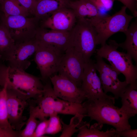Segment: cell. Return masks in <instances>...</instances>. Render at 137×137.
I'll return each instance as SVG.
<instances>
[{"instance_id":"484cf974","label":"cell","mask_w":137,"mask_h":137,"mask_svg":"<svg viewBox=\"0 0 137 137\" xmlns=\"http://www.w3.org/2000/svg\"><path fill=\"white\" fill-rule=\"evenodd\" d=\"M84 117L83 115L77 114L71 118L68 124H65L60 119L62 129L59 137H71L75 133L78 132V126Z\"/></svg>"},{"instance_id":"5bb4252c","label":"cell","mask_w":137,"mask_h":137,"mask_svg":"<svg viewBox=\"0 0 137 137\" xmlns=\"http://www.w3.org/2000/svg\"><path fill=\"white\" fill-rule=\"evenodd\" d=\"M47 80L44 85L43 92L42 96L34 99L33 104L31 103L29 110L35 117L40 121L47 119L54 112V107L56 98L51 82Z\"/></svg>"},{"instance_id":"7a4b0ae2","label":"cell","mask_w":137,"mask_h":137,"mask_svg":"<svg viewBox=\"0 0 137 137\" xmlns=\"http://www.w3.org/2000/svg\"><path fill=\"white\" fill-rule=\"evenodd\" d=\"M119 47L116 41L110 40L108 44L96 49V55L106 59L114 69L122 73L128 84L137 89V65L133 64L132 58L127 53L118 51Z\"/></svg>"},{"instance_id":"8d00e7d4","label":"cell","mask_w":137,"mask_h":137,"mask_svg":"<svg viewBox=\"0 0 137 137\" xmlns=\"http://www.w3.org/2000/svg\"></svg>"},{"instance_id":"5b68a950","label":"cell","mask_w":137,"mask_h":137,"mask_svg":"<svg viewBox=\"0 0 137 137\" xmlns=\"http://www.w3.org/2000/svg\"><path fill=\"white\" fill-rule=\"evenodd\" d=\"M77 21L70 31V46L73 47L79 53L86 62L90 60L96 52L97 45V33L94 27L90 22L85 20Z\"/></svg>"},{"instance_id":"836d02e7","label":"cell","mask_w":137,"mask_h":137,"mask_svg":"<svg viewBox=\"0 0 137 137\" xmlns=\"http://www.w3.org/2000/svg\"><path fill=\"white\" fill-rule=\"evenodd\" d=\"M137 137V129L131 128L120 132H116L115 137Z\"/></svg>"},{"instance_id":"ba28073f","label":"cell","mask_w":137,"mask_h":137,"mask_svg":"<svg viewBox=\"0 0 137 137\" xmlns=\"http://www.w3.org/2000/svg\"><path fill=\"white\" fill-rule=\"evenodd\" d=\"M8 67L7 82L9 84L34 99L42 96L44 85L40 78L25 71Z\"/></svg>"},{"instance_id":"d6986e66","label":"cell","mask_w":137,"mask_h":137,"mask_svg":"<svg viewBox=\"0 0 137 137\" xmlns=\"http://www.w3.org/2000/svg\"><path fill=\"white\" fill-rule=\"evenodd\" d=\"M103 125L97 123L90 125L89 123L82 120L78 126L77 137H115L116 129L111 128L106 131H101Z\"/></svg>"},{"instance_id":"83f0119b","label":"cell","mask_w":137,"mask_h":137,"mask_svg":"<svg viewBox=\"0 0 137 137\" xmlns=\"http://www.w3.org/2000/svg\"><path fill=\"white\" fill-rule=\"evenodd\" d=\"M58 114L54 112L49 117V122L45 132V134L54 135L61 131L62 125Z\"/></svg>"},{"instance_id":"e575fe53","label":"cell","mask_w":137,"mask_h":137,"mask_svg":"<svg viewBox=\"0 0 137 137\" xmlns=\"http://www.w3.org/2000/svg\"><path fill=\"white\" fill-rule=\"evenodd\" d=\"M20 132L8 130L0 127V137H20Z\"/></svg>"},{"instance_id":"277c9868","label":"cell","mask_w":137,"mask_h":137,"mask_svg":"<svg viewBox=\"0 0 137 137\" xmlns=\"http://www.w3.org/2000/svg\"><path fill=\"white\" fill-rule=\"evenodd\" d=\"M40 21L35 16L0 15V24L7 29L15 44L35 38Z\"/></svg>"},{"instance_id":"7402d4cb","label":"cell","mask_w":137,"mask_h":137,"mask_svg":"<svg viewBox=\"0 0 137 137\" xmlns=\"http://www.w3.org/2000/svg\"><path fill=\"white\" fill-rule=\"evenodd\" d=\"M54 112L58 114L74 115L79 113L86 117V110L82 103L70 101L56 97L54 105Z\"/></svg>"},{"instance_id":"f546056e","label":"cell","mask_w":137,"mask_h":137,"mask_svg":"<svg viewBox=\"0 0 137 137\" xmlns=\"http://www.w3.org/2000/svg\"><path fill=\"white\" fill-rule=\"evenodd\" d=\"M49 122V119H45L40 122L38 125L32 137H44Z\"/></svg>"},{"instance_id":"3957f363","label":"cell","mask_w":137,"mask_h":137,"mask_svg":"<svg viewBox=\"0 0 137 137\" xmlns=\"http://www.w3.org/2000/svg\"><path fill=\"white\" fill-rule=\"evenodd\" d=\"M127 8L124 6L112 15H99L90 20L97 33V45H104L110 37L116 33L121 32L125 33L134 17L127 13Z\"/></svg>"},{"instance_id":"6da1fadb","label":"cell","mask_w":137,"mask_h":137,"mask_svg":"<svg viewBox=\"0 0 137 137\" xmlns=\"http://www.w3.org/2000/svg\"><path fill=\"white\" fill-rule=\"evenodd\" d=\"M115 98L111 96L108 97L94 100L86 99L82 104L85 109L86 116L91 121H96L98 124H106L120 132L131 128L129 123L130 118L120 108L114 105Z\"/></svg>"},{"instance_id":"f1b7e54d","label":"cell","mask_w":137,"mask_h":137,"mask_svg":"<svg viewBox=\"0 0 137 137\" xmlns=\"http://www.w3.org/2000/svg\"><path fill=\"white\" fill-rule=\"evenodd\" d=\"M96 6L99 15L108 14L107 13L111 10L116 0H89Z\"/></svg>"},{"instance_id":"ffe728a7","label":"cell","mask_w":137,"mask_h":137,"mask_svg":"<svg viewBox=\"0 0 137 137\" xmlns=\"http://www.w3.org/2000/svg\"><path fill=\"white\" fill-rule=\"evenodd\" d=\"M137 89L128 85L121 98V110L130 118L137 114Z\"/></svg>"},{"instance_id":"4316f807","label":"cell","mask_w":137,"mask_h":137,"mask_svg":"<svg viewBox=\"0 0 137 137\" xmlns=\"http://www.w3.org/2000/svg\"><path fill=\"white\" fill-rule=\"evenodd\" d=\"M29 117L27 121L25 128L21 130L20 137H32L38 124L40 122L34 116L32 111L29 110Z\"/></svg>"},{"instance_id":"603a6c76","label":"cell","mask_w":137,"mask_h":137,"mask_svg":"<svg viewBox=\"0 0 137 137\" xmlns=\"http://www.w3.org/2000/svg\"><path fill=\"white\" fill-rule=\"evenodd\" d=\"M0 5L5 16L21 15L28 16L30 14L17 0H0Z\"/></svg>"},{"instance_id":"e0dca14e","label":"cell","mask_w":137,"mask_h":137,"mask_svg":"<svg viewBox=\"0 0 137 137\" xmlns=\"http://www.w3.org/2000/svg\"><path fill=\"white\" fill-rule=\"evenodd\" d=\"M71 0H37L33 15L40 21L61 9L69 8Z\"/></svg>"},{"instance_id":"9c48e42d","label":"cell","mask_w":137,"mask_h":137,"mask_svg":"<svg viewBox=\"0 0 137 137\" xmlns=\"http://www.w3.org/2000/svg\"><path fill=\"white\" fill-rule=\"evenodd\" d=\"M95 57V66L99 74L104 93H112L115 99L121 98L128 84L125 81L119 80L118 76L121 73L106 63L102 58L96 55Z\"/></svg>"},{"instance_id":"1f68e13d","label":"cell","mask_w":137,"mask_h":137,"mask_svg":"<svg viewBox=\"0 0 137 137\" xmlns=\"http://www.w3.org/2000/svg\"><path fill=\"white\" fill-rule=\"evenodd\" d=\"M130 11L134 17L137 16V0H118Z\"/></svg>"},{"instance_id":"d590c367","label":"cell","mask_w":137,"mask_h":137,"mask_svg":"<svg viewBox=\"0 0 137 137\" xmlns=\"http://www.w3.org/2000/svg\"><path fill=\"white\" fill-rule=\"evenodd\" d=\"M2 88H2L1 87H0V92H1V91L2 90Z\"/></svg>"},{"instance_id":"2e32d148","label":"cell","mask_w":137,"mask_h":137,"mask_svg":"<svg viewBox=\"0 0 137 137\" xmlns=\"http://www.w3.org/2000/svg\"><path fill=\"white\" fill-rule=\"evenodd\" d=\"M35 38L40 43L52 45L64 52L70 46V31L55 30L40 27Z\"/></svg>"},{"instance_id":"9a60e30c","label":"cell","mask_w":137,"mask_h":137,"mask_svg":"<svg viewBox=\"0 0 137 137\" xmlns=\"http://www.w3.org/2000/svg\"><path fill=\"white\" fill-rule=\"evenodd\" d=\"M73 11L68 8L59 9L41 21L40 26L48 29L69 31L77 22Z\"/></svg>"},{"instance_id":"7c38bea8","label":"cell","mask_w":137,"mask_h":137,"mask_svg":"<svg viewBox=\"0 0 137 137\" xmlns=\"http://www.w3.org/2000/svg\"><path fill=\"white\" fill-rule=\"evenodd\" d=\"M38 43L35 38L27 41L15 44L4 60L8 62V66L25 71L31 64L28 59L34 54Z\"/></svg>"},{"instance_id":"4fadbf2b","label":"cell","mask_w":137,"mask_h":137,"mask_svg":"<svg viewBox=\"0 0 137 137\" xmlns=\"http://www.w3.org/2000/svg\"><path fill=\"white\" fill-rule=\"evenodd\" d=\"M49 79L56 97L81 104L87 99L80 88L66 77L59 74L52 76Z\"/></svg>"},{"instance_id":"4dcf8cb0","label":"cell","mask_w":137,"mask_h":137,"mask_svg":"<svg viewBox=\"0 0 137 137\" xmlns=\"http://www.w3.org/2000/svg\"><path fill=\"white\" fill-rule=\"evenodd\" d=\"M30 14L33 15L37 0H17Z\"/></svg>"},{"instance_id":"d6a6232c","label":"cell","mask_w":137,"mask_h":137,"mask_svg":"<svg viewBox=\"0 0 137 137\" xmlns=\"http://www.w3.org/2000/svg\"><path fill=\"white\" fill-rule=\"evenodd\" d=\"M8 67L0 63V87L3 88L7 82Z\"/></svg>"},{"instance_id":"8992f818","label":"cell","mask_w":137,"mask_h":137,"mask_svg":"<svg viewBox=\"0 0 137 137\" xmlns=\"http://www.w3.org/2000/svg\"><path fill=\"white\" fill-rule=\"evenodd\" d=\"M7 105L9 122L14 130L20 131L26 122L23 115L30 98L26 94L14 88L7 82Z\"/></svg>"},{"instance_id":"cb8c5ba5","label":"cell","mask_w":137,"mask_h":137,"mask_svg":"<svg viewBox=\"0 0 137 137\" xmlns=\"http://www.w3.org/2000/svg\"><path fill=\"white\" fill-rule=\"evenodd\" d=\"M15 44L8 30L0 24V58L4 60L13 49Z\"/></svg>"},{"instance_id":"f35d334b","label":"cell","mask_w":137,"mask_h":137,"mask_svg":"<svg viewBox=\"0 0 137 137\" xmlns=\"http://www.w3.org/2000/svg\"></svg>"},{"instance_id":"74e56055","label":"cell","mask_w":137,"mask_h":137,"mask_svg":"<svg viewBox=\"0 0 137 137\" xmlns=\"http://www.w3.org/2000/svg\"></svg>"},{"instance_id":"30bf717a","label":"cell","mask_w":137,"mask_h":137,"mask_svg":"<svg viewBox=\"0 0 137 137\" xmlns=\"http://www.w3.org/2000/svg\"><path fill=\"white\" fill-rule=\"evenodd\" d=\"M85 63L81 55L73 47L70 46L63 55L58 72L80 88Z\"/></svg>"},{"instance_id":"52a82bcc","label":"cell","mask_w":137,"mask_h":137,"mask_svg":"<svg viewBox=\"0 0 137 137\" xmlns=\"http://www.w3.org/2000/svg\"><path fill=\"white\" fill-rule=\"evenodd\" d=\"M38 42L34 60L40 71L41 80L46 81L58 72L64 52L54 46Z\"/></svg>"},{"instance_id":"8fae6325","label":"cell","mask_w":137,"mask_h":137,"mask_svg":"<svg viewBox=\"0 0 137 137\" xmlns=\"http://www.w3.org/2000/svg\"><path fill=\"white\" fill-rule=\"evenodd\" d=\"M95 61L91 59L85 62L80 88L86 99L94 100L108 97L111 95L104 93L100 80L95 66Z\"/></svg>"},{"instance_id":"44dd1931","label":"cell","mask_w":137,"mask_h":137,"mask_svg":"<svg viewBox=\"0 0 137 137\" xmlns=\"http://www.w3.org/2000/svg\"><path fill=\"white\" fill-rule=\"evenodd\" d=\"M126 39L124 42L118 43L119 47L126 50L137 63V18L132 22L125 33Z\"/></svg>"},{"instance_id":"ac0fdd59","label":"cell","mask_w":137,"mask_h":137,"mask_svg":"<svg viewBox=\"0 0 137 137\" xmlns=\"http://www.w3.org/2000/svg\"><path fill=\"white\" fill-rule=\"evenodd\" d=\"M68 7L73 11L77 20L89 22L92 18L99 15L96 6L89 0L71 1Z\"/></svg>"},{"instance_id":"d4e9b609","label":"cell","mask_w":137,"mask_h":137,"mask_svg":"<svg viewBox=\"0 0 137 137\" xmlns=\"http://www.w3.org/2000/svg\"><path fill=\"white\" fill-rule=\"evenodd\" d=\"M7 81L0 92V127L9 130H14L8 120L7 105L6 87Z\"/></svg>"}]
</instances>
